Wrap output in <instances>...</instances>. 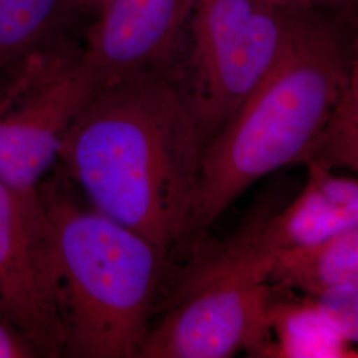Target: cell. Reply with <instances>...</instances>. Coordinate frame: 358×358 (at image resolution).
Segmentation results:
<instances>
[{
  "label": "cell",
  "instance_id": "obj_1",
  "mask_svg": "<svg viewBox=\"0 0 358 358\" xmlns=\"http://www.w3.org/2000/svg\"><path fill=\"white\" fill-rule=\"evenodd\" d=\"M206 146L177 76L153 71L96 90L57 162L93 208L170 254L187 241Z\"/></svg>",
  "mask_w": 358,
  "mask_h": 358
},
{
  "label": "cell",
  "instance_id": "obj_2",
  "mask_svg": "<svg viewBox=\"0 0 358 358\" xmlns=\"http://www.w3.org/2000/svg\"><path fill=\"white\" fill-rule=\"evenodd\" d=\"M349 60L309 16L282 59L206 146L187 241L196 242L254 183L306 164L341 103Z\"/></svg>",
  "mask_w": 358,
  "mask_h": 358
},
{
  "label": "cell",
  "instance_id": "obj_3",
  "mask_svg": "<svg viewBox=\"0 0 358 358\" xmlns=\"http://www.w3.org/2000/svg\"><path fill=\"white\" fill-rule=\"evenodd\" d=\"M38 192L51 227L65 356L137 358L152 327L169 254L44 179Z\"/></svg>",
  "mask_w": 358,
  "mask_h": 358
},
{
  "label": "cell",
  "instance_id": "obj_4",
  "mask_svg": "<svg viewBox=\"0 0 358 358\" xmlns=\"http://www.w3.org/2000/svg\"><path fill=\"white\" fill-rule=\"evenodd\" d=\"M309 16L269 0H194L174 73L211 141L282 59Z\"/></svg>",
  "mask_w": 358,
  "mask_h": 358
},
{
  "label": "cell",
  "instance_id": "obj_5",
  "mask_svg": "<svg viewBox=\"0 0 358 358\" xmlns=\"http://www.w3.org/2000/svg\"><path fill=\"white\" fill-rule=\"evenodd\" d=\"M1 72L7 78L0 88V182L38 190L57 164L69 129L103 84L84 48L63 38Z\"/></svg>",
  "mask_w": 358,
  "mask_h": 358
},
{
  "label": "cell",
  "instance_id": "obj_6",
  "mask_svg": "<svg viewBox=\"0 0 358 358\" xmlns=\"http://www.w3.org/2000/svg\"><path fill=\"white\" fill-rule=\"evenodd\" d=\"M272 301L266 276L205 262L162 320L152 324L140 357L229 358L242 350L262 357Z\"/></svg>",
  "mask_w": 358,
  "mask_h": 358
},
{
  "label": "cell",
  "instance_id": "obj_7",
  "mask_svg": "<svg viewBox=\"0 0 358 358\" xmlns=\"http://www.w3.org/2000/svg\"><path fill=\"white\" fill-rule=\"evenodd\" d=\"M0 317L40 357L65 356L51 227L38 190L0 182Z\"/></svg>",
  "mask_w": 358,
  "mask_h": 358
},
{
  "label": "cell",
  "instance_id": "obj_8",
  "mask_svg": "<svg viewBox=\"0 0 358 358\" xmlns=\"http://www.w3.org/2000/svg\"><path fill=\"white\" fill-rule=\"evenodd\" d=\"M308 177L289 205L262 217L223 248L247 264L271 273L282 255L307 250L358 227V179L308 161Z\"/></svg>",
  "mask_w": 358,
  "mask_h": 358
},
{
  "label": "cell",
  "instance_id": "obj_9",
  "mask_svg": "<svg viewBox=\"0 0 358 358\" xmlns=\"http://www.w3.org/2000/svg\"><path fill=\"white\" fill-rule=\"evenodd\" d=\"M192 1L105 0L83 45L101 84L153 71L174 73Z\"/></svg>",
  "mask_w": 358,
  "mask_h": 358
},
{
  "label": "cell",
  "instance_id": "obj_10",
  "mask_svg": "<svg viewBox=\"0 0 358 358\" xmlns=\"http://www.w3.org/2000/svg\"><path fill=\"white\" fill-rule=\"evenodd\" d=\"M268 282L272 288L307 297L358 285V227L316 247L280 256Z\"/></svg>",
  "mask_w": 358,
  "mask_h": 358
},
{
  "label": "cell",
  "instance_id": "obj_11",
  "mask_svg": "<svg viewBox=\"0 0 358 358\" xmlns=\"http://www.w3.org/2000/svg\"><path fill=\"white\" fill-rule=\"evenodd\" d=\"M304 300L272 301L268 338L262 357H353L350 345L329 316L312 297Z\"/></svg>",
  "mask_w": 358,
  "mask_h": 358
},
{
  "label": "cell",
  "instance_id": "obj_12",
  "mask_svg": "<svg viewBox=\"0 0 358 358\" xmlns=\"http://www.w3.org/2000/svg\"><path fill=\"white\" fill-rule=\"evenodd\" d=\"M75 0H0V72L62 38Z\"/></svg>",
  "mask_w": 358,
  "mask_h": 358
},
{
  "label": "cell",
  "instance_id": "obj_13",
  "mask_svg": "<svg viewBox=\"0 0 358 358\" xmlns=\"http://www.w3.org/2000/svg\"><path fill=\"white\" fill-rule=\"evenodd\" d=\"M312 159L358 173V131L331 122L308 161Z\"/></svg>",
  "mask_w": 358,
  "mask_h": 358
},
{
  "label": "cell",
  "instance_id": "obj_14",
  "mask_svg": "<svg viewBox=\"0 0 358 358\" xmlns=\"http://www.w3.org/2000/svg\"><path fill=\"white\" fill-rule=\"evenodd\" d=\"M329 316L349 345H358V285L312 297Z\"/></svg>",
  "mask_w": 358,
  "mask_h": 358
},
{
  "label": "cell",
  "instance_id": "obj_15",
  "mask_svg": "<svg viewBox=\"0 0 358 358\" xmlns=\"http://www.w3.org/2000/svg\"><path fill=\"white\" fill-rule=\"evenodd\" d=\"M331 122L358 131V40L349 59L345 90Z\"/></svg>",
  "mask_w": 358,
  "mask_h": 358
},
{
  "label": "cell",
  "instance_id": "obj_16",
  "mask_svg": "<svg viewBox=\"0 0 358 358\" xmlns=\"http://www.w3.org/2000/svg\"><path fill=\"white\" fill-rule=\"evenodd\" d=\"M40 357L36 348L13 327L0 317V358Z\"/></svg>",
  "mask_w": 358,
  "mask_h": 358
},
{
  "label": "cell",
  "instance_id": "obj_17",
  "mask_svg": "<svg viewBox=\"0 0 358 358\" xmlns=\"http://www.w3.org/2000/svg\"><path fill=\"white\" fill-rule=\"evenodd\" d=\"M275 6L299 15H315L316 11L338 8L349 0H269Z\"/></svg>",
  "mask_w": 358,
  "mask_h": 358
},
{
  "label": "cell",
  "instance_id": "obj_18",
  "mask_svg": "<svg viewBox=\"0 0 358 358\" xmlns=\"http://www.w3.org/2000/svg\"><path fill=\"white\" fill-rule=\"evenodd\" d=\"M80 13H92L93 16L103 7L105 0H75Z\"/></svg>",
  "mask_w": 358,
  "mask_h": 358
}]
</instances>
